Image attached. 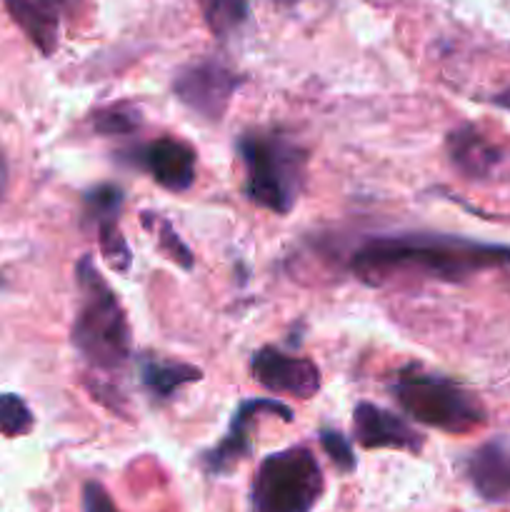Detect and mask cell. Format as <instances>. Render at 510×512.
<instances>
[{
  "mask_svg": "<svg viewBox=\"0 0 510 512\" xmlns=\"http://www.w3.org/2000/svg\"><path fill=\"white\" fill-rule=\"evenodd\" d=\"M140 220H143L145 228L153 233L155 245H158V250L165 255V258L173 260V263L180 265L183 270L193 268V263H195L193 253H190L188 245H185L183 240L178 238L173 223H170L165 215L153 213V210H143V218H140Z\"/></svg>",
  "mask_w": 510,
  "mask_h": 512,
  "instance_id": "15",
  "label": "cell"
},
{
  "mask_svg": "<svg viewBox=\"0 0 510 512\" xmlns=\"http://www.w3.org/2000/svg\"><path fill=\"white\" fill-rule=\"evenodd\" d=\"M5 10L43 55H53L60 40L58 0H3Z\"/></svg>",
  "mask_w": 510,
  "mask_h": 512,
  "instance_id": "13",
  "label": "cell"
},
{
  "mask_svg": "<svg viewBox=\"0 0 510 512\" xmlns=\"http://www.w3.org/2000/svg\"><path fill=\"white\" fill-rule=\"evenodd\" d=\"M83 512H120L108 490L98 480H88L83 485Z\"/></svg>",
  "mask_w": 510,
  "mask_h": 512,
  "instance_id": "22",
  "label": "cell"
},
{
  "mask_svg": "<svg viewBox=\"0 0 510 512\" xmlns=\"http://www.w3.org/2000/svg\"><path fill=\"white\" fill-rule=\"evenodd\" d=\"M445 150L453 168L465 178H488L503 163V150L475 125H460L450 130L445 138Z\"/></svg>",
  "mask_w": 510,
  "mask_h": 512,
  "instance_id": "12",
  "label": "cell"
},
{
  "mask_svg": "<svg viewBox=\"0 0 510 512\" xmlns=\"http://www.w3.org/2000/svg\"><path fill=\"white\" fill-rule=\"evenodd\" d=\"M325 493V475L305 445L270 453L250 483V512H313Z\"/></svg>",
  "mask_w": 510,
  "mask_h": 512,
  "instance_id": "5",
  "label": "cell"
},
{
  "mask_svg": "<svg viewBox=\"0 0 510 512\" xmlns=\"http://www.w3.org/2000/svg\"><path fill=\"white\" fill-rule=\"evenodd\" d=\"M493 103L498 105V108H505V110H510V88H505L503 93L493 95Z\"/></svg>",
  "mask_w": 510,
  "mask_h": 512,
  "instance_id": "23",
  "label": "cell"
},
{
  "mask_svg": "<svg viewBox=\"0 0 510 512\" xmlns=\"http://www.w3.org/2000/svg\"><path fill=\"white\" fill-rule=\"evenodd\" d=\"M95 233H98V248L105 263H108L113 270H118V273H128L130 265H133V253H130L123 233H120L118 220L98 225Z\"/></svg>",
  "mask_w": 510,
  "mask_h": 512,
  "instance_id": "19",
  "label": "cell"
},
{
  "mask_svg": "<svg viewBox=\"0 0 510 512\" xmlns=\"http://www.w3.org/2000/svg\"><path fill=\"white\" fill-rule=\"evenodd\" d=\"M390 393L415 423L448 435L473 433L488 420L485 405L473 390L448 375L428 373L420 365H405L398 370Z\"/></svg>",
  "mask_w": 510,
  "mask_h": 512,
  "instance_id": "4",
  "label": "cell"
},
{
  "mask_svg": "<svg viewBox=\"0 0 510 512\" xmlns=\"http://www.w3.org/2000/svg\"><path fill=\"white\" fill-rule=\"evenodd\" d=\"M318 440H320V448L325 450V455H328L330 463L335 465V470H338V473L348 475L358 468V458H355L353 445H350V440L345 438L340 430L323 428L318 433Z\"/></svg>",
  "mask_w": 510,
  "mask_h": 512,
  "instance_id": "21",
  "label": "cell"
},
{
  "mask_svg": "<svg viewBox=\"0 0 510 512\" xmlns=\"http://www.w3.org/2000/svg\"><path fill=\"white\" fill-rule=\"evenodd\" d=\"M123 188L115 183H98L93 188L85 190L83 205H85V218L93 220L95 228L103 223H113L120 218L123 210Z\"/></svg>",
  "mask_w": 510,
  "mask_h": 512,
  "instance_id": "16",
  "label": "cell"
},
{
  "mask_svg": "<svg viewBox=\"0 0 510 512\" xmlns=\"http://www.w3.org/2000/svg\"><path fill=\"white\" fill-rule=\"evenodd\" d=\"M93 130L100 135H130L143 125L140 110L130 103H113L93 113Z\"/></svg>",
  "mask_w": 510,
  "mask_h": 512,
  "instance_id": "18",
  "label": "cell"
},
{
  "mask_svg": "<svg viewBox=\"0 0 510 512\" xmlns=\"http://www.w3.org/2000/svg\"><path fill=\"white\" fill-rule=\"evenodd\" d=\"M75 283L80 295L70 343L93 373H115L133 355L128 313L90 255H83L75 265Z\"/></svg>",
  "mask_w": 510,
  "mask_h": 512,
  "instance_id": "2",
  "label": "cell"
},
{
  "mask_svg": "<svg viewBox=\"0 0 510 512\" xmlns=\"http://www.w3.org/2000/svg\"><path fill=\"white\" fill-rule=\"evenodd\" d=\"M35 418L28 403L15 393L0 395V433L5 438H23L33 430Z\"/></svg>",
  "mask_w": 510,
  "mask_h": 512,
  "instance_id": "20",
  "label": "cell"
},
{
  "mask_svg": "<svg viewBox=\"0 0 510 512\" xmlns=\"http://www.w3.org/2000/svg\"><path fill=\"white\" fill-rule=\"evenodd\" d=\"M250 373L273 395H290L310 400L320 390V370L310 358L283 353L275 345L255 350L250 358Z\"/></svg>",
  "mask_w": 510,
  "mask_h": 512,
  "instance_id": "8",
  "label": "cell"
},
{
  "mask_svg": "<svg viewBox=\"0 0 510 512\" xmlns=\"http://www.w3.org/2000/svg\"><path fill=\"white\" fill-rule=\"evenodd\" d=\"M128 158L135 168L145 170L160 188L170 193H185L193 188L198 155L185 140L163 135L138 148H130Z\"/></svg>",
  "mask_w": 510,
  "mask_h": 512,
  "instance_id": "9",
  "label": "cell"
},
{
  "mask_svg": "<svg viewBox=\"0 0 510 512\" xmlns=\"http://www.w3.org/2000/svg\"><path fill=\"white\" fill-rule=\"evenodd\" d=\"M203 378V370L188 363H165L158 358L140 360V383L155 400H170L183 385Z\"/></svg>",
  "mask_w": 510,
  "mask_h": 512,
  "instance_id": "14",
  "label": "cell"
},
{
  "mask_svg": "<svg viewBox=\"0 0 510 512\" xmlns=\"http://www.w3.org/2000/svg\"><path fill=\"white\" fill-rule=\"evenodd\" d=\"M355 443L365 450H403L418 455L425 438L400 415L375 403H358L353 410Z\"/></svg>",
  "mask_w": 510,
  "mask_h": 512,
  "instance_id": "10",
  "label": "cell"
},
{
  "mask_svg": "<svg viewBox=\"0 0 510 512\" xmlns=\"http://www.w3.org/2000/svg\"><path fill=\"white\" fill-rule=\"evenodd\" d=\"M465 478L490 505L510 503V440L493 438L478 445L463 463Z\"/></svg>",
  "mask_w": 510,
  "mask_h": 512,
  "instance_id": "11",
  "label": "cell"
},
{
  "mask_svg": "<svg viewBox=\"0 0 510 512\" xmlns=\"http://www.w3.org/2000/svg\"><path fill=\"white\" fill-rule=\"evenodd\" d=\"M203 18L213 35L228 38L248 18V0H200Z\"/></svg>",
  "mask_w": 510,
  "mask_h": 512,
  "instance_id": "17",
  "label": "cell"
},
{
  "mask_svg": "<svg viewBox=\"0 0 510 512\" xmlns=\"http://www.w3.org/2000/svg\"><path fill=\"white\" fill-rule=\"evenodd\" d=\"M235 150L243 163V190L250 203L288 215L303 193L308 150L278 128L248 130L238 138Z\"/></svg>",
  "mask_w": 510,
  "mask_h": 512,
  "instance_id": "3",
  "label": "cell"
},
{
  "mask_svg": "<svg viewBox=\"0 0 510 512\" xmlns=\"http://www.w3.org/2000/svg\"><path fill=\"white\" fill-rule=\"evenodd\" d=\"M80 0H58V5L60 8H65V10H75V5H78Z\"/></svg>",
  "mask_w": 510,
  "mask_h": 512,
  "instance_id": "24",
  "label": "cell"
},
{
  "mask_svg": "<svg viewBox=\"0 0 510 512\" xmlns=\"http://www.w3.org/2000/svg\"><path fill=\"white\" fill-rule=\"evenodd\" d=\"M263 415H275L283 423H293V410L273 398H250L235 408L230 428L213 448L200 455V468L210 478H223L233 473L243 460L253 455V428Z\"/></svg>",
  "mask_w": 510,
  "mask_h": 512,
  "instance_id": "7",
  "label": "cell"
},
{
  "mask_svg": "<svg viewBox=\"0 0 510 512\" xmlns=\"http://www.w3.org/2000/svg\"><path fill=\"white\" fill-rule=\"evenodd\" d=\"M350 268L370 288L403 278L465 283L485 270H510V245L448 233L380 235L355 250Z\"/></svg>",
  "mask_w": 510,
  "mask_h": 512,
  "instance_id": "1",
  "label": "cell"
},
{
  "mask_svg": "<svg viewBox=\"0 0 510 512\" xmlns=\"http://www.w3.org/2000/svg\"><path fill=\"white\" fill-rule=\"evenodd\" d=\"M240 85H243V75L235 73L223 60L205 58L175 73L173 93L190 113L208 123H220Z\"/></svg>",
  "mask_w": 510,
  "mask_h": 512,
  "instance_id": "6",
  "label": "cell"
}]
</instances>
